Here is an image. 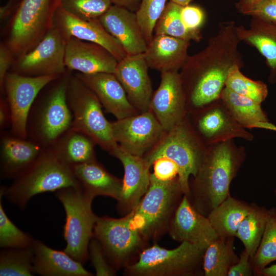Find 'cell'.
<instances>
[{
	"mask_svg": "<svg viewBox=\"0 0 276 276\" xmlns=\"http://www.w3.org/2000/svg\"><path fill=\"white\" fill-rule=\"evenodd\" d=\"M114 141L127 152L143 157L166 131L149 110L111 122Z\"/></svg>",
	"mask_w": 276,
	"mask_h": 276,
	"instance_id": "cell-14",
	"label": "cell"
},
{
	"mask_svg": "<svg viewBox=\"0 0 276 276\" xmlns=\"http://www.w3.org/2000/svg\"><path fill=\"white\" fill-rule=\"evenodd\" d=\"M182 6L170 1L167 4L158 19L154 35H165L186 40L199 41L202 38L200 31H192L183 24L180 15Z\"/></svg>",
	"mask_w": 276,
	"mask_h": 276,
	"instance_id": "cell-34",
	"label": "cell"
},
{
	"mask_svg": "<svg viewBox=\"0 0 276 276\" xmlns=\"http://www.w3.org/2000/svg\"><path fill=\"white\" fill-rule=\"evenodd\" d=\"M260 0H239L236 6L237 10L241 13L247 15L250 10Z\"/></svg>",
	"mask_w": 276,
	"mask_h": 276,
	"instance_id": "cell-50",
	"label": "cell"
},
{
	"mask_svg": "<svg viewBox=\"0 0 276 276\" xmlns=\"http://www.w3.org/2000/svg\"><path fill=\"white\" fill-rule=\"evenodd\" d=\"M167 0H141L135 13L139 25L147 44L154 35V29L163 13Z\"/></svg>",
	"mask_w": 276,
	"mask_h": 276,
	"instance_id": "cell-40",
	"label": "cell"
},
{
	"mask_svg": "<svg viewBox=\"0 0 276 276\" xmlns=\"http://www.w3.org/2000/svg\"><path fill=\"white\" fill-rule=\"evenodd\" d=\"M235 237H218L205 249L202 270L205 276H227V273L239 257L234 248Z\"/></svg>",
	"mask_w": 276,
	"mask_h": 276,
	"instance_id": "cell-31",
	"label": "cell"
},
{
	"mask_svg": "<svg viewBox=\"0 0 276 276\" xmlns=\"http://www.w3.org/2000/svg\"><path fill=\"white\" fill-rule=\"evenodd\" d=\"M0 192V246L6 248H25L33 245L31 236L18 228L9 218L2 203Z\"/></svg>",
	"mask_w": 276,
	"mask_h": 276,
	"instance_id": "cell-38",
	"label": "cell"
},
{
	"mask_svg": "<svg viewBox=\"0 0 276 276\" xmlns=\"http://www.w3.org/2000/svg\"><path fill=\"white\" fill-rule=\"evenodd\" d=\"M59 76H28L12 71L7 73L3 93H5L11 111V134L27 139V120L34 102L42 89Z\"/></svg>",
	"mask_w": 276,
	"mask_h": 276,
	"instance_id": "cell-11",
	"label": "cell"
},
{
	"mask_svg": "<svg viewBox=\"0 0 276 276\" xmlns=\"http://www.w3.org/2000/svg\"><path fill=\"white\" fill-rule=\"evenodd\" d=\"M33 245L25 248H4L0 254V275H33Z\"/></svg>",
	"mask_w": 276,
	"mask_h": 276,
	"instance_id": "cell-35",
	"label": "cell"
},
{
	"mask_svg": "<svg viewBox=\"0 0 276 276\" xmlns=\"http://www.w3.org/2000/svg\"><path fill=\"white\" fill-rule=\"evenodd\" d=\"M193 130L207 147L235 138L248 141L254 135L238 123L219 99L188 113Z\"/></svg>",
	"mask_w": 276,
	"mask_h": 276,
	"instance_id": "cell-12",
	"label": "cell"
},
{
	"mask_svg": "<svg viewBox=\"0 0 276 276\" xmlns=\"http://www.w3.org/2000/svg\"><path fill=\"white\" fill-rule=\"evenodd\" d=\"M66 99L73 115L72 128L89 136L112 155L119 145L112 135L111 122L104 115L96 95L77 76H70Z\"/></svg>",
	"mask_w": 276,
	"mask_h": 276,
	"instance_id": "cell-6",
	"label": "cell"
},
{
	"mask_svg": "<svg viewBox=\"0 0 276 276\" xmlns=\"http://www.w3.org/2000/svg\"><path fill=\"white\" fill-rule=\"evenodd\" d=\"M260 276H276V264L266 266L260 272Z\"/></svg>",
	"mask_w": 276,
	"mask_h": 276,
	"instance_id": "cell-52",
	"label": "cell"
},
{
	"mask_svg": "<svg viewBox=\"0 0 276 276\" xmlns=\"http://www.w3.org/2000/svg\"><path fill=\"white\" fill-rule=\"evenodd\" d=\"M236 26L233 21L219 23L206 47L189 56L179 72L189 113L219 99L231 69L243 67Z\"/></svg>",
	"mask_w": 276,
	"mask_h": 276,
	"instance_id": "cell-1",
	"label": "cell"
},
{
	"mask_svg": "<svg viewBox=\"0 0 276 276\" xmlns=\"http://www.w3.org/2000/svg\"><path fill=\"white\" fill-rule=\"evenodd\" d=\"M192 0H170V1L177 4L181 6L188 5Z\"/></svg>",
	"mask_w": 276,
	"mask_h": 276,
	"instance_id": "cell-53",
	"label": "cell"
},
{
	"mask_svg": "<svg viewBox=\"0 0 276 276\" xmlns=\"http://www.w3.org/2000/svg\"><path fill=\"white\" fill-rule=\"evenodd\" d=\"M61 8L84 20L99 18L112 5L110 0H59Z\"/></svg>",
	"mask_w": 276,
	"mask_h": 276,
	"instance_id": "cell-39",
	"label": "cell"
},
{
	"mask_svg": "<svg viewBox=\"0 0 276 276\" xmlns=\"http://www.w3.org/2000/svg\"><path fill=\"white\" fill-rule=\"evenodd\" d=\"M183 194L178 180L163 181L152 173L149 188L132 210L133 221L141 235L149 238L157 235L168 222L178 197Z\"/></svg>",
	"mask_w": 276,
	"mask_h": 276,
	"instance_id": "cell-10",
	"label": "cell"
},
{
	"mask_svg": "<svg viewBox=\"0 0 276 276\" xmlns=\"http://www.w3.org/2000/svg\"><path fill=\"white\" fill-rule=\"evenodd\" d=\"M99 20L105 29L119 42L127 55L145 52L147 43L135 13L112 5Z\"/></svg>",
	"mask_w": 276,
	"mask_h": 276,
	"instance_id": "cell-21",
	"label": "cell"
},
{
	"mask_svg": "<svg viewBox=\"0 0 276 276\" xmlns=\"http://www.w3.org/2000/svg\"><path fill=\"white\" fill-rule=\"evenodd\" d=\"M66 43V40L53 26L33 49L16 59L12 72L28 76L65 74Z\"/></svg>",
	"mask_w": 276,
	"mask_h": 276,
	"instance_id": "cell-13",
	"label": "cell"
},
{
	"mask_svg": "<svg viewBox=\"0 0 276 276\" xmlns=\"http://www.w3.org/2000/svg\"><path fill=\"white\" fill-rule=\"evenodd\" d=\"M14 56L6 42L0 44V89L3 93L4 80L10 66L14 63Z\"/></svg>",
	"mask_w": 276,
	"mask_h": 276,
	"instance_id": "cell-46",
	"label": "cell"
},
{
	"mask_svg": "<svg viewBox=\"0 0 276 276\" xmlns=\"http://www.w3.org/2000/svg\"><path fill=\"white\" fill-rule=\"evenodd\" d=\"M190 41L165 35H154L144 55L149 68L159 72H179L189 55Z\"/></svg>",
	"mask_w": 276,
	"mask_h": 276,
	"instance_id": "cell-25",
	"label": "cell"
},
{
	"mask_svg": "<svg viewBox=\"0 0 276 276\" xmlns=\"http://www.w3.org/2000/svg\"><path fill=\"white\" fill-rule=\"evenodd\" d=\"M79 183L72 167L56 153L51 147L44 148L35 162L0 192L11 202L23 209L36 195L57 191Z\"/></svg>",
	"mask_w": 276,
	"mask_h": 276,
	"instance_id": "cell-3",
	"label": "cell"
},
{
	"mask_svg": "<svg viewBox=\"0 0 276 276\" xmlns=\"http://www.w3.org/2000/svg\"><path fill=\"white\" fill-rule=\"evenodd\" d=\"M112 5L124 7L130 11L137 10L141 0H110Z\"/></svg>",
	"mask_w": 276,
	"mask_h": 276,
	"instance_id": "cell-49",
	"label": "cell"
},
{
	"mask_svg": "<svg viewBox=\"0 0 276 276\" xmlns=\"http://www.w3.org/2000/svg\"><path fill=\"white\" fill-rule=\"evenodd\" d=\"M251 208L252 204L229 195L207 217L218 237H236L240 224Z\"/></svg>",
	"mask_w": 276,
	"mask_h": 276,
	"instance_id": "cell-29",
	"label": "cell"
},
{
	"mask_svg": "<svg viewBox=\"0 0 276 276\" xmlns=\"http://www.w3.org/2000/svg\"><path fill=\"white\" fill-rule=\"evenodd\" d=\"M21 0H8L0 7V19L1 21L10 19L17 10Z\"/></svg>",
	"mask_w": 276,
	"mask_h": 276,
	"instance_id": "cell-48",
	"label": "cell"
},
{
	"mask_svg": "<svg viewBox=\"0 0 276 276\" xmlns=\"http://www.w3.org/2000/svg\"><path fill=\"white\" fill-rule=\"evenodd\" d=\"M59 0H21L10 19L6 44L17 58L33 49L53 27Z\"/></svg>",
	"mask_w": 276,
	"mask_h": 276,
	"instance_id": "cell-8",
	"label": "cell"
},
{
	"mask_svg": "<svg viewBox=\"0 0 276 276\" xmlns=\"http://www.w3.org/2000/svg\"><path fill=\"white\" fill-rule=\"evenodd\" d=\"M65 212L63 250L75 260L84 264L88 256V245L98 217L93 213L91 203L94 197L80 186L69 187L55 192Z\"/></svg>",
	"mask_w": 276,
	"mask_h": 276,
	"instance_id": "cell-7",
	"label": "cell"
},
{
	"mask_svg": "<svg viewBox=\"0 0 276 276\" xmlns=\"http://www.w3.org/2000/svg\"><path fill=\"white\" fill-rule=\"evenodd\" d=\"M152 166L154 175L158 179L168 181L178 177V168L172 160L165 157H160L155 160Z\"/></svg>",
	"mask_w": 276,
	"mask_h": 276,
	"instance_id": "cell-43",
	"label": "cell"
},
{
	"mask_svg": "<svg viewBox=\"0 0 276 276\" xmlns=\"http://www.w3.org/2000/svg\"><path fill=\"white\" fill-rule=\"evenodd\" d=\"M73 173L80 186L94 197L101 195L118 201L123 189V180L109 173L97 160L75 165Z\"/></svg>",
	"mask_w": 276,
	"mask_h": 276,
	"instance_id": "cell-28",
	"label": "cell"
},
{
	"mask_svg": "<svg viewBox=\"0 0 276 276\" xmlns=\"http://www.w3.org/2000/svg\"><path fill=\"white\" fill-rule=\"evenodd\" d=\"M207 148L192 127L188 114L181 123L166 132L143 158L150 167L160 157L174 162L178 168V180L181 191L190 199L189 177L196 174Z\"/></svg>",
	"mask_w": 276,
	"mask_h": 276,
	"instance_id": "cell-5",
	"label": "cell"
},
{
	"mask_svg": "<svg viewBox=\"0 0 276 276\" xmlns=\"http://www.w3.org/2000/svg\"><path fill=\"white\" fill-rule=\"evenodd\" d=\"M70 77L65 73L52 81L29 113L27 139L43 148L52 146L72 128L73 115L66 99Z\"/></svg>",
	"mask_w": 276,
	"mask_h": 276,
	"instance_id": "cell-4",
	"label": "cell"
},
{
	"mask_svg": "<svg viewBox=\"0 0 276 276\" xmlns=\"http://www.w3.org/2000/svg\"><path fill=\"white\" fill-rule=\"evenodd\" d=\"M252 128L263 129L276 132V125L269 121L257 123L252 126Z\"/></svg>",
	"mask_w": 276,
	"mask_h": 276,
	"instance_id": "cell-51",
	"label": "cell"
},
{
	"mask_svg": "<svg viewBox=\"0 0 276 276\" xmlns=\"http://www.w3.org/2000/svg\"><path fill=\"white\" fill-rule=\"evenodd\" d=\"M268 209L252 204L250 212L240 224L236 237L243 243L244 249L252 258L262 240L265 229Z\"/></svg>",
	"mask_w": 276,
	"mask_h": 276,
	"instance_id": "cell-33",
	"label": "cell"
},
{
	"mask_svg": "<svg viewBox=\"0 0 276 276\" xmlns=\"http://www.w3.org/2000/svg\"><path fill=\"white\" fill-rule=\"evenodd\" d=\"M276 261V208L268 209L266 225L262 240L251 258L254 275Z\"/></svg>",
	"mask_w": 276,
	"mask_h": 276,
	"instance_id": "cell-36",
	"label": "cell"
},
{
	"mask_svg": "<svg viewBox=\"0 0 276 276\" xmlns=\"http://www.w3.org/2000/svg\"><path fill=\"white\" fill-rule=\"evenodd\" d=\"M180 15L183 24L188 29L200 31V28L204 23L205 14L200 7L189 4L182 6Z\"/></svg>",
	"mask_w": 276,
	"mask_h": 276,
	"instance_id": "cell-42",
	"label": "cell"
},
{
	"mask_svg": "<svg viewBox=\"0 0 276 276\" xmlns=\"http://www.w3.org/2000/svg\"><path fill=\"white\" fill-rule=\"evenodd\" d=\"M91 261L98 276L113 275L115 271L105 257V253L98 240H93L89 244Z\"/></svg>",
	"mask_w": 276,
	"mask_h": 276,
	"instance_id": "cell-41",
	"label": "cell"
},
{
	"mask_svg": "<svg viewBox=\"0 0 276 276\" xmlns=\"http://www.w3.org/2000/svg\"><path fill=\"white\" fill-rule=\"evenodd\" d=\"M183 195L171 221L170 236L177 241L186 242L205 250L218 236L207 216L196 210L188 197Z\"/></svg>",
	"mask_w": 276,
	"mask_h": 276,
	"instance_id": "cell-18",
	"label": "cell"
},
{
	"mask_svg": "<svg viewBox=\"0 0 276 276\" xmlns=\"http://www.w3.org/2000/svg\"><path fill=\"white\" fill-rule=\"evenodd\" d=\"M149 110L166 132L186 118V98L179 72L161 73L160 83L153 93Z\"/></svg>",
	"mask_w": 276,
	"mask_h": 276,
	"instance_id": "cell-16",
	"label": "cell"
},
{
	"mask_svg": "<svg viewBox=\"0 0 276 276\" xmlns=\"http://www.w3.org/2000/svg\"><path fill=\"white\" fill-rule=\"evenodd\" d=\"M274 195H275V198H276V189L274 190Z\"/></svg>",
	"mask_w": 276,
	"mask_h": 276,
	"instance_id": "cell-54",
	"label": "cell"
},
{
	"mask_svg": "<svg viewBox=\"0 0 276 276\" xmlns=\"http://www.w3.org/2000/svg\"><path fill=\"white\" fill-rule=\"evenodd\" d=\"M148 68L142 53L127 55L118 62L114 73L129 101L141 113L149 110L153 93Z\"/></svg>",
	"mask_w": 276,
	"mask_h": 276,
	"instance_id": "cell-19",
	"label": "cell"
},
{
	"mask_svg": "<svg viewBox=\"0 0 276 276\" xmlns=\"http://www.w3.org/2000/svg\"><path fill=\"white\" fill-rule=\"evenodd\" d=\"M96 145L89 136L72 128L50 147L61 159L73 167L97 160Z\"/></svg>",
	"mask_w": 276,
	"mask_h": 276,
	"instance_id": "cell-30",
	"label": "cell"
},
{
	"mask_svg": "<svg viewBox=\"0 0 276 276\" xmlns=\"http://www.w3.org/2000/svg\"><path fill=\"white\" fill-rule=\"evenodd\" d=\"M11 113L6 98L1 97L0 99V128L1 130L11 127Z\"/></svg>",
	"mask_w": 276,
	"mask_h": 276,
	"instance_id": "cell-47",
	"label": "cell"
},
{
	"mask_svg": "<svg viewBox=\"0 0 276 276\" xmlns=\"http://www.w3.org/2000/svg\"><path fill=\"white\" fill-rule=\"evenodd\" d=\"M241 68L235 65L231 69L225 87L262 104L268 95L267 85L261 80H254L246 77L241 72Z\"/></svg>",
	"mask_w": 276,
	"mask_h": 276,
	"instance_id": "cell-37",
	"label": "cell"
},
{
	"mask_svg": "<svg viewBox=\"0 0 276 276\" xmlns=\"http://www.w3.org/2000/svg\"><path fill=\"white\" fill-rule=\"evenodd\" d=\"M77 76L96 95L106 112L120 120L140 112L130 102L123 86L114 74L99 73Z\"/></svg>",
	"mask_w": 276,
	"mask_h": 276,
	"instance_id": "cell-22",
	"label": "cell"
},
{
	"mask_svg": "<svg viewBox=\"0 0 276 276\" xmlns=\"http://www.w3.org/2000/svg\"><path fill=\"white\" fill-rule=\"evenodd\" d=\"M240 41L255 47L266 59L269 68L268 81L276 82V23L252 17L249 28L236 26Z\"/></svg>",
	"mask_w": 276,
	"mask_h": 276,
	"instance_id": "cell-27",
	"label": "cell"
},
{
	"mask_svg": "<svg viewBox=\"0 0 276 276\" xmlns=\"http://www.w3.org/2000/svg\"><path fill=\"white\" fill-rule=\"evenodd\" d=\"M44 148L28 139L5 131L1 136V176L15 179L38 158Z\"/></svg>",
	"mask_w": 276,
	"mask_h": 276,
	"instance_id": "cell-24",
	"label": "cell"
},
{
	"mask_svg": "<svg viewBox=\"0 0 276 276\" xmlns=\"http://www.w3.org/2000/svg\"><path fill=\"white\" fill-rule=\"evenodd\" d=\"M118 61L101 45L75 38L66 40V68L84 74L99 73L114 74Z\"/></svg>",
	"mask_w": 276,
	"mask_h": 276,
	"instance_id": "cell-20",
	"label": "cell"
},
{
	"mask_svg": "<svg viewBox=\"0 0 276 276\" xmlns=\"http://www.w3.org/2000/svg\"><path fill=\"white\" fill-rule=\"evenodd\" d=\"M254 274V268L251 257L244 249L237 263L229 268L227 276H251Z\"/></svg>",
	"mask_w": 276,
	"mask_h": 276,
	"instance_id": "cell-45",
	"label": "cell"
},
{
	"mask_svg": "<svg viewBox=\"0 0 276 276\" xmlns=\"http://www.w3.org/2000/svg\"><path fill=\"white\" fill-rule=\"evenodd\" d=\"M204 251L186 242L172 249L154 245L143 250L128 270L142 276L192 275L202 266Z\"/></svg>",
	"mask_w": 276,
	"mask_h": 276,
	"instance_id": "cell-9",
	"label": "cell"
},
{
	"mask_svg": "<svg viewBox=\"0 0 276 276\" xmlns=\"http://www.w3.org/2000/svg\"><path fill=\"white\" fill-rule=\"evenodd\" d=\"M94 233L105 254L116 264L128 257L142 241L133 221L132 210L121 218L98 217Z\"/></svg>",
	"mask_w": 276,
	"mask_h": 276,
	"instance_id": "cell-15",
	"label": "cell"
},
{
	"mask_svg": "<svg viewBox=\"0 0 276 276\" xmlns=\"http://www.w3.org/2000/svg\"><path fill=\"white\" fill-rule=\"evenodd\" d=\"M246 157L244 147L237 146L233 140L208 146L190 187L196 210L207 216L230 195L231 182Z\"/></svg>",
	"mask_w": 276,
	"mask_h": 276,
	"instance_id": "cell-2",
	"label": "cell"
},
{
	"mask_svg": "<svg viewBox=\"0 0 276 276\" xmlns=\"http://www.w3.org/2000/svg\"><path fill=\"white\" fill-rule=\"evenodd\" d=\"M112 155L121 162L124 171L122 192L118 201L122 208L131 211L149 188L151 167L143 157L131 154L119 146Z\"/></svg>",
	"mask_w": 276,
	"mask_h": 276,
	"instance_id": "cell-23",
	"label": "cell"
},
{
	"mask_svg": "<svg viewBox=\"0 0 276 276\" xmlns=\"http://www.w3.org/2000/svg\"><path fill=\"white\" fill-rule=\"evenodd\" d=\"M53 26L66 40L75 38L99 44L110 52L118 61L127 55L119 42L105 29L99 18L81 19L59 6L54 15Z\"/></svg>",
	"mask_w": 276,
	"mask_h": 276,
	"instance_id": "cell-17",
	"label": "cell"
},
{
	"mask_svg": "<svg viewBox=\"0 0 276 276\" xmlns=\"http://www.w3.org/2000/svg\"><path fill=\"white\" fill-rule=\"evenodd\" d=\"M33 272L43 276H91L83 264L64 250L53 249L38 240L33 243Z\"/></svg>",
	"mask_w": 276,
	"mask_h": 276,
	"instance_id": "cell-26",
	"label": "cell"
},
{
	"mask_svg": "<svg viewBox=\"0 0 276 276\" xmlns=\"http://www.w3.org/2000/svg\"><path fill=\"white\" fill-rule=\"evenodd\" d=\"M220 99L235 120L245 128L259 122L269 121L260 104L224 87Z\"/></svg>",
	"mask_w": 276,
	"mask_h": 276,
	"instance_id": "cell-32",
	"label": "cell"
},
{
	"mask_svg": "<svg viewBox=\"0 0 276 276\" xmlns=\"http://www.w3.org/2000/svg\"><path fill=\"white\" fill-rule=\"evenodd\" d=\"M247 15L268 22L276 23V0H260Z\"/></svg>",
	"mask_w": 276,
	"mask_h": 276,
	"instance_id": "cell-44",
	"label": "cell"
}]
</instances>
